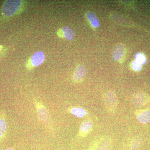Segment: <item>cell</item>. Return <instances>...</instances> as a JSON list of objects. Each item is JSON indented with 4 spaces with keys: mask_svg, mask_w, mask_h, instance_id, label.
I'll use <instances>...</instances> for the list:
<instances>
[{
    "mask_svg": "<svg viewBox=\"0 0 150 150\" xmlns=\"http://www.w3.org/2000/svg\"><path fill=\"white\" fill-rule=\"evenodd\" d=\"M132 102L137 107H141L146 104L147 103V98L144 94L137 93L133 96Z\"/></svg>",
    "mask_w": 150,
    "mask_h": 150,
    "instance_id": "8fae6325",
    "label": "cell"
},
{
    "mask_svg": "<svg viewBox=\"0 0 150 150\" xmlns=\"http://www.w3.org/2000/svg\"><path fill=\"white\" fill-rule=\"evenodd\" d=\"M87 69L85 66H78L73 75V81L74 83H79L83 80L87 74Z\"/></svg>",
    "mask_w": 150,
    "mask_h": 150,
    "instance_id": "8992f818",
    "label": "cell"
},
{
    "mask_svg": "<svg viewBox=\"0 0 150 150\" xmlns=\"http://www.w3.org/2000/svg\"><path fill=\"white\" fill-rule=\"evenodd\" d=\"M57 34L59 37L65 38L69 40H73L74 39V32L73 29L67 26L59 29L57 31Z\"/></svg>",
    "mask_w": 150,
    "mask_h": 150,
    "instance_id": "ba28073f",
    "label": "cell"
},
{
    "mask_svg": "<svg viewBox=\"0 0 150 150\" xmlns=\"http://www.w3.org/2000/svg\"><path fill=\"white\" fill-rule=\"evenodd\" d=\"M111 146V139L107 137H103L92 144L89 150H110Z\"/></svg>",
    "mask_w": 150,
    "mask_h": 150,
    "instance_id": "3957f363",
    "label": "cell"
},
{
    "mask_svg": "<svg viewBox=\"0 0 150 150\" xmlns=\"http://www.w3.org/2000/svg\"><path fill=\"white\" fill-rule=\"evenodd\" d=\"M92 124L89 120L83 121L80 126L79 135L82 138H84L88 135L92 129Z\"/></svg>",
    "mask_w": 150,
    "mask_h": 150,
    "instance_id": "30bf717a",
    "label": "cell"
},
{
    "mask_svg": "<svg viewBox=\"0 0 150 150\" xmlns=\"http://www.w3.org/2000/svg\"><path fill=\"white\" fill-rule=\"evenodd\" d=\"M105 103L108 110L110 112H115L118 105V99L113 91L106 93L104 97Z\"/></svg>",
    "mask_w": 150,
    "mask_h": 150,
    "instance_id": "5b68a950",
    "label": "cell"
},
{
    "mask_svg": "<svg viewBox=\"0 0 150 150\" xmlns=\"http://www.w3.org/2000/svg\"><path fill=\"white\" fill-rule=\"evenodd\" d=\"M86 16L93 27L97 28L99 26V20L96 15L94 13L92 12H88L87 13Z\"/></svg>",
    "mask_w": 150,
    "mask_h": 150,
    "instance_id": "7c38bea8",
    "label": "cell"
},
{
    "mask_svg": "<svg viewBox=\"0 0 150 150\" xmlns=\"http://www.w3.org/2000/svg\"><path fill=\"white\" fill-rule=\"evenodd\" d=\"M142 139L139 137H137L134 139L129 146V150H139L142 146Z\"/></svg>",
    "mask_w": 150,
    "mask_h": 150,
    "instance_id": "9a60e30c",
    "label": "cell"
},
{
    "mask_svg": "<svg viewBox=\"0 0 150 150\" xmlns=\"http://www.w3.org/2000/svg\"><path fill=\"white\" fill-rule=\"evenodd\" d=\"M33 103L35 105L38 120L51 135L55 136L54 126L48 109L42 102L37 100H33Z\"/></svg>",
    "mask_w": 150,
    "mask_h": 150,
    "instance_id": "6da1fadb",
    "label": "cell"
},
{
    "mask_svg": "<svg viewBox=\"0 0 150 150\" xmlns=\"http://www.w3.org/2000/svg\"><path fill=\"white\" fill-rule=\"evenodd\" d=\"M142 65L136 60H134L132 62L131 67H132L134 71H139L142 69Z\"/></svg>",
    "mask_w": 150,
    "mask_h": 150,
    "instance_id": "e0dca14e",
    "label": "cell"
},
{
    "mask_svg": "<svg viewBox=\"0 0 150 150\" xmlns=\"http://www.w3.org/2000/svg\"><path fill=\"white\" fill-rule=\"evenodd\" d=\"M7 131V124L5 112L4 110L0 111V141L3 139Z\"/></svg>",
    "mask_w": 150,
    "mask_h": 150,
    "instance_id": "9c48e42d",
    "label": "cell"
},
{
    "mask_svg": "<svg viewBox=\"0 0 150 150\" xmlns=\"http://www.w3.org/2000/svg\"><path fill=\"white\" fill-rule=\"evenodd\" d=\"M45 59V54L43 52L41 51H36L28 61L26 64L28 69L31 70L35 67H38L43 64Z\"/></svg>",
    "mask_w": 150,
    "mask_h": 150,
    "instance_id": "277c9868",
    "label": "cell"
},
{
    "mask_svg": "<svg viewBox=\"0 0 150 150\" xmlns=\"http://www.w3.org/2000/svg\"><path fill=\"white\" fill-rule=\"evenodd\" d=\"M125 53L126 49L124 45L122 43H118L113 48L112 57L115 61H121L125 56Z\"/></svg>",
    "mask_w": 150,
    "mask_h": 150,
    "instance_id": "52a82bcc",
    "label": "cell"
},
{
    "mask_svg": "<svg viewBox=\"0 0 150 150\" xmlns=\"http://www.w3.org/2000/svg\"><path fill=\"white\" fill-rule=\"evenodd\" d=\"M4 150H14L13 148H8V149H6Z\"/></svg>",
    "mask_w": 150,
    "mask_h": 150,
    "instance_id": "ac0fdd59",
    "label": "cell"
},
{
    "mask_svg": "<svg viewBox=\"0 0 150 150\" xmlns=\"http://www.w3.org/2000/svg\"><path fill=\"white\" fill-rule=\"evenodd\" d=\"M136 61L139 63L141 65L145 64L146 62V59L144 55L142 53H138L135 56Z\"/></svg>",
    "mask_w": 150,
    "mask_h": 150,
    "instance_id": "2e32d148",
    "label": "cell"
},
{
    "mask_svg": "<svg viewBox=\"0 0 150 150\" xmlns=\"http://www.w3.org/2000/svg\"><path fill=\"white\" fill-rule=\"evenodd\" d=\"M137 119L140 123H148L150 121V110H145L140 112L137 116Z\"/></svg>",
    "mask_w": 150,
    "mask_h": 150,
    "instance_id": "4fadbf2b",
    "label": "cell"
},
{
    "mask_svg": "<svg viewBox=\"0 0 150 150\" xmlns=\"http://www.w3.org/2000/svg\"><path fill=\"white\" fill-rule=\"evenodd\" d=\"M69 111L73 115L79 118H83L86 114V110L80 107L72 108L70 109Z\"/></svg>",
    "mask_w": 150,
    "mask_h": 150,
    "instance_id": "5bb4252c",
    "label": "cell"
},
{
    "mask_svg": "<svg viewBox=\"0 0 150 150\" xmlns=\"http://www.w3.org/2000/svg\"><path fill=\"white\" fill-rule=\"evenodd\" d=\"M25 3L23 1H6L3 6V15L6 17H10L19 13L23 11Z\"/></svg>",
    "mask_w": 150,
    "mask_h": 150,
    "instance_id": "7a4b0ae2",
    "label": "cell"
}]
</instances>
